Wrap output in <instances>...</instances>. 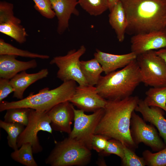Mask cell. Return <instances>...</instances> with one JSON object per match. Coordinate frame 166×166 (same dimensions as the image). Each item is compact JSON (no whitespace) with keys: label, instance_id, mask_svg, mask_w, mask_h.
Masks as SVG:
<instances>
[{"label":"cell","instance_id":"obj_15","mask_svg":"<svg viewBox=\"0 0 166 166\" xmlns=\"http://www.w3.org/2000/svg\"><path fill=\"white\" fill-rule=\"evenodd\" d=\"M135 111L141 113L145 122H149L156 127L166 144V119L164 117V111L157 107L148 106L142 99H139Z\"/></svg>","mask_w":166,"mask_h":166},{"label":"cell","instance_id":"obj_13","mask_svg":"<svg viewBox=\"0 0 166 166\" xmlns=\"http://www.w3.org/2000/svg\"><path fill=\"white\" fill-rule=\"evenodd\" d=\"M74 108L73 105L69 101H66L46 111L53 130L70 133L72 130L71 125L74 120Z\"/></svg>","mask_w":166,"mask_h":166},{"label":"cell","instance_id":"obj_12","mask_svg":"<svg viewBox=\"0 0 166 166\" xmlns=\"http://www.w3.org/2000/svg\"><path fill=\"white\" fill-rule=\"evenodd\" d=\"M131 52L137 55L166 48V30L133 35L131 38Z\"/></svg>","mask_w":166,"mask_h":166},{"label":"cell","instance_id":"obj_5","mask_svg":"<svg viewBox=\"0 0 166 166\" xmlns=\"http://www.w3.org/2000/svg\"><path fill=\"white\" fill-rule=\"evenodd\" d=\"M90 150L81 141L69 136L57 143L45 163L52 166L85 165L91 160Z\"/></svg>","mask_w":166,"mask_h":166},{"label":"cell","instance_id":"obj_27","mask_svg":"<svg viewBox=\"0 0 166 166\" xmlns=\"http://www.w3.org/2000/svg\"><path fill=\"white\" fill-rule=\"evenodd\" d=\"M78 4L91 15H100L109 9L107 0H78Z\"/></svg>","mask_w":166,"mask_h":166},{"label":"cell","instance_id":"obj_4","mask_svg":"<svg viewBox=\"0 0 166 166\" xmlns=\"http://www.w3.org/2000/svg\"><path fill=\"white\" fill-rule=\"evenodd\" d=\"M77 86L70 80L63 82L58 87L52 89L45 88L34 94L31 93L26 97L18 101H2L0 111L17 108H26L41 111H47L61 102L69 101L73 97Z\"/></svg>","mask_w":166,"mask_h":166},{"label":"cell","instance_id":"obj_34","mask_svg":"<svg viewBox=\"0 0 166 166\" xmlns=\"http://www.w3.org/2000/svg\"><path fill=\"white\" fill-rule=\"evenodd\" d=\"M14 91L10 79L0 78V102Z\"/></svg>","mask_w":166,"mask_h":166},{"label":"cell","instance_id":"obj_8","mask_svg":"<svg viewBox=\"0 0 166 166\" xmlns=\"http://www.w3.org/2000/svg\"><path fill=\"white\" fill-rule=\"evenodd\" d=\"M53 129L51 121L46 111L31 109L28 123L18 136L17 143L18 148L26 143H30L34 153L41 152L43 148L40 144L38 136L41 131L52 133Z\"/></svg>","mask_w":166,"mask_h":166},{"label":"cell","instance_id":"obj_2","mask_svg":"<svg viewBox=\"0 0 166 166\" xmlns=\"http://www.w3.org/2000/svg\"><path fill=\"white\" fill-rule=\"evenodd\" d=\"M127 18L126 33L166 30V0H121Z\"/></svg>","mask_w":166,"mask_h":166},{"label":"cell","instance_id":"obj_31","mask_svg":"<svg viewBox=\"0 0 166 166\" xmlns=\"http://www.w3.org/2000/svg\"><path fill=\"white\" fill-rule=\"evenodd\" d=\"M35 3L34 8L44 17L49 19L55 16L50 0H32Z\"/></svg>","mask_w":166,"mask_h":166},{"label":"cell","instance_id":"obj_29","mask_svg":"<svg viewBox=\"0 0 166 166\" xmlns=\"http://www.w3.org/2000/svg\"><path fill=\"white\" fill-rule=\"evenodd\" d=\"M13 4L5 1L0 2V24L14 23L20 24L21 20L15 17L13 11Z\"/></svg>","mask_w":166,"mask_h":166},{"label":"cell","instance_id":"obj_24","mask_svg":"<svg viewBox=\"0 0 166 166\" xmlns=\"http://www.w3.org/2000/svg\"><path fill=\"white\" fill-rule=\"evenodd\" d=\"M0 32L10 37L21 44L26 41V37L28 36L22 26L14 23L0 24Z\"/></svg>","mask_w":166,"mask_h":166},{"label":"cell","instance_id":"obj_22","mask_svg":"<svg viewBox=\"0 0 166 166\" xmlns=\"http://www.w3.org/2000/svg\"><path fill=\"white\" fill-rule=\"evenodd\" d=\"M31 144L29 143L23 144L19 149L14 150L11 157L14 160L26 166H37L38 164L33 156Z\"/></svg>","mask_w":166,"mask_h":166},{"label":"cell","instance_id":"obj_20","mask_svg":"<svg viewBox=\"0 0 166 166\" xmlns=\"http://www.w3.org/2000/svg\"><path fill=\"white\" fill-rule=\"evenodd\" d=\"M80 66L88 84L96 85L101 76V73L103 72L102 68L97 60L94 57L87 61H81Z\"/></svg>","mask_w":166,"mask_h":166},{"label":"cell","instance_id":"obj_16","mask_svg":"<svg viewBox=\"0 0 166 166\" xmlns=\"http://www.w3.org/2000/svg\"><path fill=\"white\" fill-rule=\"evenodd\" d=\"M101 65L105 74L124 68L136 59L137 55L131 52L123 54H115L103 52L97 49L94 54Z\"/></svg>","mask_w":166,"mask_h":166},{"label":"cell","instance_id":"obj_33","mask_svg":"<svg viewBox=\"0 0 166 166\" xmlns=\"http://www.w3.org/2000/svg\"><path fill=\"white\" fill-rule=\"evenodd\" d=\"M106 137L100 134H95L92 141V148L97 152H101L105 149L108 140Z\"/></svg>","mask_w":166,"mask_h":166},{"label":"cell","instance_id":"obj_36","mask_svg":"<svg viewBox=\"0 0 166 166\" xmlns=\"http://www.w3.org/2000/svg\"><path fill=\"white\" fill-rule=\"evenodd\" d=\"M121 0H107L108 5L109 9L110 11L114 6L119 2Z\"/></svg>","mask_w":166,"mask_h":166},{"label":"cell","instance_id":"obj_10","mask_svg":"<svg viewBox=\"0 0 166 166\" xmlns=\"http://www.w3.org/2000/svg\"><path fill=\"white\" fill-rule=\"evenodd\" d=\"M152 124L145 121L134 111L132 115L130 131L132 139L136 145L143 143L150 147L152 151L157 152L166 146Z\"/></svg>","mask_w":166,"mask_h":166},{"label":"cell","instance_id":"obj_7","mask_svg":"<svg viewBox=\"0 0 166 166\" xmlns=\"http://www.w3.org/2000/svg\"><path fill=\"white\" fill-rule=\"evenodd\" d=\"M86 51L85 46L82 45L77 50L69 51L65 55L54 57L49 63L58 68L57 78L63 82L75 81L80 86L89 85L81 72L80 60Z\"/></svg>","mask_w":166,"mask_h":166},{"label":"cell","instance_id":"obj_35","mask_svg":"<svg viewBox=\"0 0 166 166\" xmlns=\"http://www.w3.org/2000/svg\"><path fill=\"white\" fill-rule=\"evenodd\" d=\"M156 54L162 58L166 64V48H162L155 51Z\"/></svg>","mask_w":166,"mask_h":166},{"label":"cell","instance_id":"obj_32","mask_svg":"<svg viewBox=\"0 0 166 166\" xmlns=\"http://www.w3.org/2000/svg\"><path fill=\"white\" fill-rule=\"evenodd\" d=\"M101 153L105 155L115 154L122 159L124 156L123 144L116 139H109L105 149Z\"/></svg>","mask_w":166,"mask_h":166},{"label":"cell","instance_id":"obj_28","mask_svg":"<svg viewBox=\"0 0 166 166\" xmlns=\"http://www.w3.org/2000/svg\"><path fill=\"white\" fill-rule=\"evenodd\" d=\"M147 165L150 166H166V146L163 149L152 153L148 150L142 153Z\"/></svg>","mask_w":166,"mask_h":166},{"label":"cell","instance_id":"obj_1","mask_svg":"<svg viewBox=\"0 0 166 166\" xmlns=\"http://www.w3.org/2000/svg\"><path fill=\"white\" fill-rule=\"evenodd\" d=\"M136 96L122 99L107 100L104 113L96 128L95 134L114 139L131 149L137 145L130 131L132 114L139 100Z\"/></svg>","mask_w":166,"mask_h":166},{"label":"cell","instance_id":"obj_19","mask_svg":"<svg viewBox=\"0 0 166 166\" xmlns=\"http://www.w3.org/2000/svg\"><path fill=\"white\" fill-rule=\"evenodd\" d=\"M110 11L109 15V24L114 30L118 41L122 42L124 39L128 22L121 1L115 5Z\"/></svg>","mask_w":166,"mask_h":166},{"label":"cell","instance_id":"obj_11","mask_svg":"<svg viewBox=\"0 0 166 166\" xmlns=\"http://www.w3.org/2000/svg\"><path fill=\"white\" fill-rule=\"evenodd\" d=\"M69 101L79 109L93 112L104 109L107 103L97 93L96 86L89 85L77 86Z\"/></svg>","mask_w":166,"mask_h":166},{"label":"cell","instance_id":"obj_25","mask_svg":"<svg viewBox=\"0 0 166 166\" xmlns=\"http://www.w3.org/2000/svg\"><path fill=\"white\" fill-rule=\"evenodd\" d=\"M0 127L7 133L8 144L14 150L18 149V137L24 129V126L19 123H7L0 121Z\"/></svg>","mask_w":166,"mask_h":166},{"label":"cell","instance_id":"obj_30","mask_svg":"<svg viewBox=\"0 0 166 166\" xmlns=\"http://www.w3.org/2000/svg\"><path fill=\"white\" fill-rule=\"evenodd\" d=\"M123 158L122 164L125 166H144L147 164L144 158L137 156L132 150L123 145Z\"/></svg>","mask_w":166,"mask_h":166},{"label":"cell","instance_id":"obj_26","mask_svg":"<svg viewBox=\"0 0 166 166\" xmlns=\"http://www.w3.org/2000/svg\"><path fill=\"white\" fill-rule=\"evenodd\" d=\"M31 109L17 108L9 109L4 116V121L7 123H17L26 126L28 122Z\"/></svg>","mask_w":166,"mask_h":166},{"label":"cell","instance_id":"obj_21","mask_svg":"<svg viewBox=\"0 0 166 166\" xmlns=\"http://www.w3.org/2000/svg\"><path fill=\"white\" fill-rule=\"evenodd\" d=\"M144 100L148 106L159 107L166 113V86L149 89Z\"/></svg>","mask_w":166,"mask_h":166},{"label":"cell","instance_id":"obj_9","mask_svg":"<svg viewBox=\"0 0 166 166\" xmlns=\"http://www.w3.org/2000/svg\"><path fill=\"white\" fill-rule=\"evenodd\" d=\"M104 111V109H101L87 115L83 110L74 108V126L69 136L81 141L91 150L92 139Z\"/></svg>","mask_w":166,"mask_h":166},{"label":"cell","instance_id":"obj_18","mask_svg":"<svg viewBox=\"0 0 166 166\" xmlns=\"http://www.w3.org/2000/svg\"><path fill=\"white\" fill-rule=\"evenodd\" d=\"M48 74L49 71L46 68L35 73H28L24 71L17 74L10 80L14 89L13 97L20 100L22 99L25 90L30 85L46 77Z\"/></svg>","mask_w":166,"mask_h":166},{"label":"cell","instance_id":"obj_6","mask_svg":"<svg viewBox=\"0 0 166 166\" xmlns=\"http://www.w3.org/2000/svg\"><path fill=\"white\" fill-rule=\"evenodd\" d=\"M136 60L140 69L141 82L151 87L166 86V64L155 51L137 55Z\"/></svg>","mask_w":166,"mask_h":166},{"label":"cell","instance_id":"obj_3","mask_svg":"<svg viewBox=\"0 0 166 166\" xmlns=\"http://www.w3.org/2000/svg\"><path fill=\"white\" fill-rule=\"evenodd\" d=\"M141 82L136 59L121 70L101 76L96 87L98 94L106 100L122 99L131 96Z\"/></svg>","mask_w":166,"mask_h":166},{"label":"cell","instance_id":"obj_14","mask_svg":"<svg viewBox=\"0 0 166 166\" xmlns=\"http://www.w3.org/2000/svg\"><path fill=\"white\" fill-rule=\"evenodd\" d=\"M52 9L58 20L57 32L63 34L69 28V21L72 14L78 16L79 12L76 6L78 0H50Z\"/></svg>","mask_w":166,"mask_h":166},{"label":"cell","instance_id":"obj_17","mask_svg":"<svg viewBox=\"0 0 166 166\" xmlns=\"http://www.w3.org/2000/svg\"><path fill=\"white\" fill-rule=\"evenodd\" d=\"M17 56L12 55H0V78L10 80L20 72L37 66L35 59L24 61L17 60Z\"/></svg>","mask_w":166,"mask_h":166},{"label":"cell","instance_id":"obj_23","mask_svg":"<svg viewBox=\"0 0 166 166\" xmlns=\"http://www.w3.org/2000/svg\"><path fill=\"white\" fill-rule=\"evenodd\" d=\"M12 55L17 56L43 59H48L49 58V56L48 55L32 53L27 50L18 48L6 42L3 39L0 38V55Z\"/></svg>","mask_w":166,"mask_h":166}]
</instances>
